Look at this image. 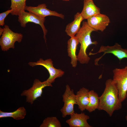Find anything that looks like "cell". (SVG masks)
Wrapping results in <instances>:
<instances>
[{"label":"cell","instance_id":"obj_20","mask_svg":"<svg viewBox=\"0 0 127 127\" xmlns=\"http://www.w3.org/2000/svg\"><path fill=\"white\" fill-rule=\"evenodd\" d=\"M61 123L56 117H48L43 120L40 127H61Z\"/></svg>","mask_w":127,"mask_h":127},{"label":"cell","instance_id":"obj_16","mask_svg":"<svg viewBox=\"0 0 127 127\" xmlns=\"http://www.w3.org/2000/svg\"><path fill=\"white\" fill-rule=\"evenodd\" d=\"M88 89L84 87L80 88L75 95L76 104L82 111L86 110L89 103V92Z\"/></svg>","mask_w":127,"mask_h":127},{"label":"cell","instance_id":"obj_6","mask_svg":"<svg viewBox=\"0 0 127 127\" xmlns=\"http://www.w3.org/2000/svg\"><path fill=\"white\" fill-rule=\"evenodd\" d=\"M28 64L32 67L40 65L45 67L49 74V78L46 80L51 83L54 82L56 79L62 77L64 74V72L61 69H57L54 67L53 61L50 59L44 60L40 58L36 62H29Z\"/></svg>","mask_w":127,"mask_h":127},{"label":"cell","instance_id":"obj_3","mask_svg":"<svg viewBox=\"0 0 127 127\" xmlns=\"http://www.w3.org/2000/svg\"><path fill=\"white\" fill-rule=\"evenodd\" d=\"M113 72L112 79L117 85L119 98L122 103L127 97V66L122 68H115Z\"/></svg>","mask_w":127,"mask_h":127},{"label":"cell","instance_id":"obj_23","mask_svg":"<svg viewBox=\"0 0 127 127\" xmlns=\"http://www.w3.org/2000/svg\"><path fill=\"white\" fill-rule=\"evenodd\" d=\"M125 119H126V121H127V114L125 116Z\"/></svg>","mask_w":127,"mask_h":127},{"label":"cell","instance_id":"obj_13","mask_svg":"<svg viewBox=\"0 0 127 127\" xmlns=\"http://www.w3.org/2000/svg\"><path fill=\"white\" fill-rule=\"evenodd\" d=\"M100 13V9L95 4L93 0H84L83 8L80 13L83 20Z\"/></svg>","mask_w":127,"mask_h":127},{"label":"cell","instance_id":"obj_21","mask_svg":"<svg viewBox=\"0 0 127 127\" xmlns=\"http://www.w3.org/2000/svg\"><path fill=\"white\" fill-rule=\"evenodd\" d=\"M11 9L0 14V25L3 26L4 24L5 19L7 16L12 11Z\"/></svg>","mask_w":127,"mask_h":127},{"label":"cell","instance_id":"obj_22","mask_svg":"<svg viewBox=\"0 0 127 127\" xmlns=\"http://www.w3.org/2000/svg\"><path fill=\"white\" fill-rule=\"evenodd\" d=\"M4 31V28H2L1 27L0 28V36H1Z\"/></svg>","mask_w":127,"mask_h":127},{"label":"cell","instance_id":"obj_19","mask_svg":"<svg viewBox=\"0 0 127 127\" xmlns=\"http://www.w3.org/2000/svg\"><path fill=\"white\" fill-rule=\"evenodd\" d=\"M26 0H11L10 8L12 10L10 13L13 15L18 16L24 11L26 5Z\"/></svg>","mask_w":127,"mask_h":127},{"label":"cell","instance_id":"obj_12","mask_svg":"<svg viewBox=\"0 0 127 127\" xmlns=\"http://www.w3.org/2000/svg\"><path fill=\"white\" fill-rule=\"evenodd\" d=\"M70 115V118L66 121L70 127H92L87 121L89 116L84 113L80 114L74 113Z\"/></svg>","mask_w":127,"mask_h":127},{"label":"cell","instance_id":"obj_18","mask_svg":"<svg viewBox=\"0 0 127 127\" xmlns=\"http://www.w3.org/2000/svg\"><path fill=\"white\" fill-rule=\"evenodd\" d=\"M89 103L86 110L91 112L98 109L99 103V97L98 94L94 90L89 91Z\"/></svg>","mask_w":127,"mask_h":127},{"label":"cell","instance_id":"obj_24","mask_svg":"<svg viewBox=\"0 0 127 127\" xmlns=\"http://www.w3.org/2000/svg\"><path fill=\"white\" fill-rule=\"evenodd\" d=\"M62 0L63 1H68L70 0Z\"/></svg>","mask_w":127,"mask_h":127},{"label":"cell","instance_id":"obj_15","mask_svg":"<svg viewBox=\"0 0 127 127\" xmlns=\"http://www.w3.org/2000/svg\"><path fill=\"white\" fill-rule=\"evenodd\" d=\"M83 20L80 13L77 12L75 14L74 20L66 27L65 31L67 35L71 38L75 36L80 30L81 23Z\"/></svg>","mask_w":127,"mask_h":127},{"label":"cell","instance_id":"obj_7","mask_svg":"<svg viewBox=\"0 0 127 127\" xmlns=\"http://www.w3.org/2000/svg\"><path fill=\"white\" fill-rule=\"evenodd\" d=\"M62 97L64 104L60 109V111L62 113V117L65 118L67 115H70L75 113L74 106L76 104L75 95L74 94L73 90L71 89L68 84L66 86V89Z\"/></svg>","mask_w":127,"mask_h":127},{"label":"cell","instance_id":"obj_1","mask_svg":"<svg viewBox=\"0 0 127 127\" xmlns=\"http://www.w3.org/2000/svg\"><path fill=\"white\" fill-rule=\"evenodd\" d=\"M105 85L104 91L99 97L98 109L106 111L110 117H111L114 111L121 109L122 102L119 98L117 85L113 79H107Z\"/></svg>","mask_w":127,"mask_h":127},{"label":"cell","instance_id":"obj_14","mask_svg":"<svg viewBox=\"0 0 127 127\" xmlns=\"http://www.w3.org/2000/svg\"><path fill=\"white\" fill-rule=\"evenodd\" d=\"M79 43L75 36L71 37L67 42L68 55L71 58V64L74 68L75 67L77 66L78 60L76 52L77 46Z\"/></svg>","mask_w":127,"mask_h":127},{"label":"cell","instance_id":"obj_10","mask_svg":"<svg viewBox=\"0 0 127 127\" xmlns=\"http://www.w3.org/2000/svg\"><path fill=\"white\" fill-rule=\"evenodd\" d=\"M88 25L95 31L103 32L110 22L109 17L106 15L100 13L92 16L87 19Z\"/></svg>","mask_w":127,"mask_h":127},{"label":"cell","instance_id":"obj_5","mask_svg":"<svg viewBox=\"0 0 127 127\" xmlns=\"http://www.w3.org/2000/svg\"><path fill=\"white\" fill-rule=\"evenodd\" d=\"M52 87V83L46 80L42 82L37 79H35L32 86L30 88L23 91L21 95L26 97V101L31 104L38 98L41 97L43 89L47 87Z\"/></svg>","mask_w":127,"mask_h":127},{"label":"cell","instance_id":"obj_9","mask_svg":"<svg viewBox=\"0 0 127 127\" xmlns=\"http://www.w3.org/2000/svg\"><path fill=\"white\" fill-rule=\"evenodd\" d=\"M101 52L104 53L103 55L98 58L96 59L95 60V65H97L99 61L105 54L107 53L113 54L118 58L120 61L123 58H127V49L122 48L121 46L117 43H116L113 46L102 45L97 52L91 53L90 54L94 55Z\"/></svg>","mask_w":127,"mask_h":127},{"label":"cell","instance_id":"obj_17","mask_svg":"<svg viewBox=\"0 0 127 127\" xmlns=\"http://www.w3.org/2000/svg\"><path fill=\"white\" fill-rule=\"evenodd\" d=\"M26 114V109L22 107L12 112H4L0 110V118L11 117L16 120H19L24 119Z\"/></svg>","mask_w":127,"mask_h":127},{"label":"cell","instance_id":"obj_4","mask_svg":"<svg viewBox=\"0 0 127 127\" xmlns=\"http://www.w3.org/2000/svg\"><path fill=\"white\" fill-rule=\"evenodd\" d=\"M4 28V31L0 39V45L2 51H7L10 48H14L15 43H20L23 35L21 33L14 32L7 25H5Z\"/></svg>","mask_w":127,"mask_h":127},{"label":"cell","instance_id":"obj_11","mask_svg":"<svg viewBox=\"0 0 127 127\" xmlns=\"http://www.w3.org/2000/svg\"><path fill=\"white\" fill-rule=\"evenodd\" d=\"M47 6L45 4L38 5L36 7L25 6V10H27L36 15L42 17H44L48 16H53L59 17L64 19V16L62 14L52 11L47 8Z\"/></svg>","mask_w":127,"mask_h":127},{"label":"cell","instance_id":"obj_8","mask_svg":"<svg viewBox=\"0 0 127 127\" xmlns=\"http://www.w3.org/2000/svg\"><path fill=\"white\" fill-rule=\"evenodd\" d=\"M18 21L21 27L24 28L28 22H32L39 25L41 27L44 33V38L46 42V35L48 31L44 25L45 20L44 17L39 16L33 13L26 12L25 11L22 12L18 16Z\"/></svg>","mask_w":127,"mask_h":127},{"label":"cell","instance_id":"obj_2","mask_svg":"<svg viewBox=\"0 0 127 127\" xmlns=\"http://www.w3.org/2000/svg\"><path fill=\"white\" fill-rule=\"evenodd\" d=\"M95 31L90 27L87 22L83 21L82 26L75 36L80 44L79 52L77 56V60L81 64H87L90 60V58L87 53V50L90 45H96L98 42L92 41L91 35V32Z\"/></svg>","mask_w":127,"mask_h":127}]
</instances>
